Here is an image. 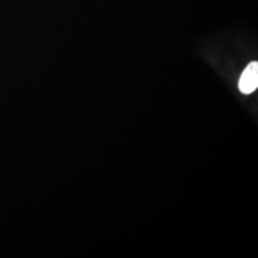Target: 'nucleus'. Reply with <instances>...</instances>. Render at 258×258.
I'll list each match as a JSON object with an SVG mask.
<instances>
[{"instance_id":"f257e3e1","label":"nucleus","mask_w":258,"mask_h":258,"mask_svg":"<svg viewBox=\"0 0 258 258\" xmlns=\"http://www.w3.org/2000/svg\"><path fill=\"white\" fill-rule=\"evenodd\" d=\"M239 89L243 94H250L256 90L258 86V63L256 61L250 62L239 80Z\"/></svg>"}]
</instances>
